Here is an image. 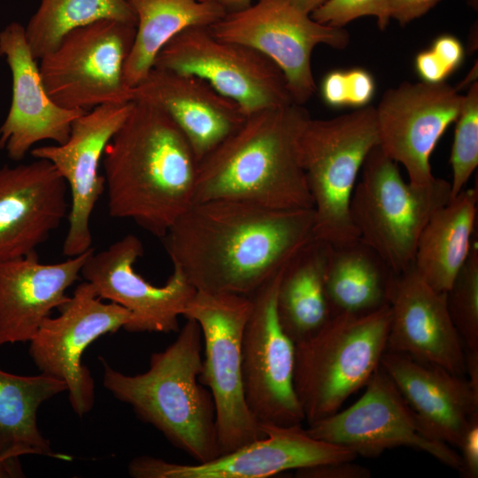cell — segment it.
<instances>
[{
	"instance_id": "obj_21",
	"label": "cell",
	"mask_w": 478,
	"mask_h": 478,
	"mask_svg": "<svg viewBox=\"0 0 478 478\" xmlns=\"http://www.w3.org/2000/svg\"><path fill=\"white\" fill-rule=\"evenodd\" d=\"M389 307L386 351L465 374V348L450 316L446 293L431 288L412 266L397 274Z\"/></svg>"
},
{
	"instance_id": "obj_4",
	"label": "cell",
	"mask_w": 478,
	"mask_h": 478,
	"mask_svg": "<svg viewBox=\"0 0 478 478\" xmlns=\"http://www.w3.org/2000/svg\"><path fill=\"white\" fill-rule=\"evenodd\" d=\"M202 351L201 328L186 318L175 341L151 354L146 372L129 375L103 362L104 388L197 463L220 454L214 402L199 382Z\"/></svg>"
},
{
	"instance_id": "obj_24",
	"label": "cell",
	"mask_w": 478,
	"mask_h": 478,
	"mask_svg": "<svg viewBox=\"0 0 478 478\" xmlns=\"http://www.w3.org/2000/svg\"><path fill=\"white\" fill-rule=\"evenodd\" d=\"M381 366L425 428L438 440L459 447L471 419L478 413V391L467 379L388 351Z\"/></svg>"
},
{
	"instance_id": "obj_18",
	"label": "cell",
	"mask_w": 478,
	"mask_h": 478,
	"mask_svg": "<svg viewBox=\"0 0 478 478\" xmlns=\"http://www.w3.org/2000/svg\"><path fill=\"white\" fill-rule=\"evenodd\" d=\"M132 106L133 102L95 107L73 122L65 143L30 150L35 158L47 159L56 167L70 191L69 226L62 250L67 258L93 248L90 218L105 189L104 175L99 173L104 150Z\"/></svg>"
},
{
	"instance_id": "obj_29",
	"label": "cell",
	"mask_w": 478,
	"mask_h": 478,
	"mask_svg": "<svg viewBox=\"0 0 478 478\" xmlns=\"http://www.w3.org/2000/svg\"><path fill=\"white\" fill-rule=\"evenodd\" d=\"M66 389L65 382L43 374L19 375L0 369V457L40 455L72 459L51 449L37 424L42 403Z\"/></svg>"
},
{
	"instance_id": "obj_19",
	"label": "cell",
	"mask_w": 478,
	"mask_h": 478,
	"mask_svg": "<svg viewBox=\"0 0 478 478\" xmlns=\"http://www.w3.org/2000/svg\"><path fill=\"white\" fill-rule=\"evenodd\" d=\"M0 56L12 77L11 107L0 126V150L19 161L39 142L65 143L73 122L88 111L63 108L50 97L21 24L12 22L0 32Z\"/></svg>"
},
{
	"instance_id": "obj_31",
	"label": "cell",
	"mask_w": 478,
	"mask_h": 478,
	"mask_svg": "<svg viewBox=\"0 0 478 478\" xmlns=\"http://www.w3.org/2000/svg\"><path fill=\"white\" fill-rule=\"evenodd\" d=\"M451 320L465 351H478V250L472 245L469 256L446 292Z\"/></svg>"
},
{
	"instance_id": "obj_33",
	"label": "cell",
	"mask_w": 478,
	"mask_h": 478,
	"mask_svg": "<svg viewBox=\"0 0 478 478\" xmlns=\"http://www.w3.org/2000/svg\"><path fill=\"white\" fill-rule=\"evenodd\" d=\"M375 91L372 74L360 67L334 70L328 73L320 84V95L331 107L366 106Z\"/></svg>"
},
{
	"instance_id": "obj_41",
	"label": "cell",
	"mask_w": 478,
	"mask_h": 478,
	"mask_svg": "<svg viewBox=\"0 0 478 478\" xmlns=\"http://www.w3.org/2000/svg\"><path fill=\"white\" fill-rule=\"evenodd\" d=\"M222 5L227 12L239 11L251 4V0H208Z\"/></svg>"
},
{
	"instance_id": "obj_1",
	"label": "cell",
	"mask_w": 478,
	"mask_h": 478,
	"mask_svg": "<svg viewBox=\"0 0 478 478\" xmlns=\"http://www.w3.org/2000/svg\"><path fill=\"white\" fill-rule=\"evenodd\" d=\"M313 209L233 199L193 203L162 238L197 291L250 297L313 238Z\"/></svg>"
},
{
	"instance_id": "obj_3",
	"label": "cell",
	"mask_w": 478,
	"mask_h": 478,
	"mask_svg": "<svg viewBox=\"0 0 478 478\" xmlns=\"http://www.w3.org/2000/svg\"><path fill=\"white\" fill-rule=\"evenodd\" d=\"M310 119L296 103L246 116L198 162L194 203L233 199L273 209H313L300 155Z\"/></svg>"
},
{
	"instance_id": "obj_20",
	"label": "cell",
	"mask_w": 478,
	"mask_h": 478,
	"mask_svg": "<svg viewBox=\"0 0 478 478\" xmlns=\"http://www.w3.org/2000/svg\"><path fill=\"white\" fill-rule=\"evenodd\" d=\"M67 191L47 159L0 168V262L36 252L68 215Z\"/></svg>"
},
{
	"instance_id": "obj_12",
	"label": "cell",
	"mask_w": 478,
	"mask_h": 478,
	"mask_svg": "<svg viewBox=\"0 0 478 478\" xmlns=\"http://www.w3.org/2000/svg\"><path fill=\"white\" fill-rule=\"evenodd\" d=\"M365 386L363 395L353 405L308 424L307 433L363 457L411 447L462 474L460 455L425 428L381 365Z\"/></svg>"
},
{
	"instance_id": "obj_28",
	"label": "cell",
	"mask_w": 478,
	"mask_h": 478,
	"mask_svg": "<svg viewBox=\"0 0 478 478\" xmlns=\"http://www.w3.org/2000/svg\"><path fill=\"white\" fill-rule=\"evenodd\" d=\"M136 17L135 35L124 68L127 87L139 84L153 68L160 50L192 27H210L226 9L208 0H127Z\"/></svg>"
},
{
	"instance_id": "obj_11",
	"label": "cell",
	"mask_w": 478,
	"mask_h": 478,
	"mask_svg": "<svg viewBox=\"0 0 478 478\" xmlns=\"http://www.w3.org/2000/svg\"><path fill=\"white\" fill-rule=\"evenodd\" d=\"M209 28L216 38L246 45L273 61L298 104L306 103L316 90L311 65L314 47L323 43L343 49L349 43L346 29L315 21L290 0H258L227 12Z\"/></svg>"
},
{
	"instance_id": "obj_38",
	"label": "cell",
	"mask_w": 478,
	"mask_h": 478,
	"mask_svg": "<svg viewBox=\"0 0 478 478\" xmlns=\"http://www.w3.org/2000/svg\"><path fill=\"white\" fill-rule=\"evenodd\" d=\"M440 0H389L390 19L405 26L410 21L427 13Z\"/></svg>"
},
{
	"instance_id": "obj_7",
	"label": "cell",
	"mask_w": 478,
	"mask_h": 478,
	"mask_svg": "<svg viewBox=\"0 0 478 478\" xmlns=\"http://www.w3.org/2000/svg\"><path fill=\"white\" fill-rule=\"evenodd\" d=\"M378 144L373 106L333 119L308 120L300 155L313 204L314 238L329 244L358 238L351 218V201L365 159Z\"/></svg>"
},
{
	"instance_id": "obj_40",
	"label": "cell",
	"mask_w": 478,
	"mask_h": 478,
	"mask_svg": "<svg viewBox=\"0 0 478 478\" xmlns=\"http://www.w3.org/2000/svg\"><path fill=\"white\" fill-rule=\"evenodd\" d=\"M291 3L301 12L311 14L314 10L321 6L328 0H290Z\"/></svg>"
},
{
	"instance_id": "obj_15",
	"label": "cell",
	"mask_w": 478,
	"mask_h": 478,
	"mask_svg": "<svg viewBox=\"0 0 478 478\" xmlns=\"http://www.w3.org/2000/svg\"><path fill=\"white\" fill-rule=\"evenodd\" d=\"M260 427L263 437L212 460L184 465L140 456L130 461L128 474L135 478H267L358 457L349 448L312 437L302 424Z\"/></svg>"
},
{
	"instance_id": "obj_37",
	"label": "cell",
	"mask_w": 478,
	"mask_h": 478,
	"mask_svg": "<svg viewBox=\"0 0 478 478\" xmlns=\"http://www.w3.org/2000/svg\"><path fill=\"white\" fill-rule=\"evenodd\" d=\"M459 448L463 465L462 474L468 478L478 477V413L470 420Z\"/></svg>"
},
{
	"instance_id": "obj_23",
	"label": "cell",
	"mask_w": 478,
	"mask_h": 478,
	"mask_svg": "<svg viewBox=\"0 0 478 478\" xmlns=\"http://www.w3.org/2000/svg\"><path fill=\"white\" fill-rule=\"evenodd\" d=\"M93 250L55 264L41 263L36 252L0 262V346L30 342L52 310L69 300L66 291Z\"/></svg>"
},
{
	"instance_id": "obj_2",
	"label": "cell",
	"mask_w": 478,
	"mask_h": 478,
	"mask_svg": "<svg viewBox=\"0 0 478 478\" xmlns=\"http://www.w3.org/2000/svg\"><path fill=\"white\" fill-rule=\"evenodd\" d=\"M102 165L109 214L157 237L194 203L198 162L173 120L152 104L133 101Z\"/></svg>"
},
{
	"instance_id": "obj_32",
	"label": "cell",
	"mask_w": 478,
	"mask_h": 478,
	"mask_svg": "<svg viewBox=\"0 0 478 478\" xmlns=\"http://www.w3.org/2000/svg\"><path fill=\"white\" fill-rule=\"evenodd\" d=\"M450 162L452 170L451 198L465 189L478 165V82L463 96L457 117Z\"/></svg>"
},
{
	"instance_id": "obj_30",
	"label": "cell",
	"mask_w": 478,
	"mask_h": 478,
	"mask_svg": "<svg viewBox=\"0 0 478 478\" xmlns=\"http://www.w3.org/2000/svg\"><path fill=\"white\" fill-rule=\"evenodd\" d=\"M102 19L136 26L135 14L127 0H41L24 27L33 57L39 60L70 30Z\"/></svg>"
},
{
	"instance_id": "obj_5",
	"label": "cell",
	"mask_w": 478,
	"mask_h": 478,
	"mask_svg": "<svg viewBox=\"0 0 478 478\" xmlns=\"http://www.w3.org/2000/svg\"><path fill=\"white\" fill-rule=\"evenodd\" d=\"M390 307L338 314L295 343L294 389L308 424L337 412L365 386L387 350Z\"/></svg>"
},
{
	"instance_id": "obj_17",
	"label": "cell",
	"mask_w": 478,
	"mask_h": 478,
	"mask_svg": "<svg viewBox=\"0 0 478 478\" xmlns=\"http://www.w3.org/2000/svg\"><path fill=\"white\" fill-rule=\"evenodd\" d=\"M463 101L447 84L405 81L388 89L376 111L381 150L402 164L408 181H432L430 155L446 128L457 120Z\"/></svg>"
},
{
	"instance_id": "obj_27",
	"label": "cell",
	"mask_w": 478,
	"mask_h": 478,
	"mask_svg": "<svg viewBox=\"0 0 478 478\" xmlns=\"http://www.w3.org/2000/svg\"><path fill=\"white\" fill-rule=\"evenodd\" d=\"M329 248V243L313 237L282 271L276 312L281 327L294 343L316 334L332 317L325 288Z\"/></svg>"
},
{
	"instance_id": "obj_6",
	"label": "cell",
	"mask_w": 478,
	"mask_h": 478,
	"mask_svg": "<svg viewBox=\"0 0 478 478\" xmlns=\"http://www.w3.org/2000/svg\"><path fill=\"white\" fill-rule=\"evenodd\" d=\"M351 201V218L358 238L396 274L413 264L420 235L432 215L451 198V183L405 181L397 163L375 146L363 164Z\"/></svg>"
},
{
	"instance_id": "obj_8",
	"label": "cell",
	"mask_w": 478,
	"mask_h": 478,
	"mask_svg": "<svg viewBox=\"0 0 478 478\" xmlns=\"http://www.w3.org/2000/svg\"><path fill=\"white\" fill-rule=\"evenodd\" d=\"M251 308V300L245 296L197 290L182 315L201 328L199 382L214 402L220 454L265 436L247 406L243 385L242 337Z\"/></svg>"
},
{
	"instance_id": "obj_14",
	"label": "cell",
	"mask_w": 478,
	"mask_h": 478,
	"mask_svg": "<svg viewBox=\"0 0 478 478\" xmlns=\"http://www.w3.org/2000/svg\"><path fill=\"white\" fill-rule=\"evenodd\" d=\"M284 267L250 297L251 308L242 337L244 397L259 425L291 426L305 420L294 389L295 343L276 312Z\"/></svg>"
},
{
	"instance_id": "obj_34",
	"label": "cell",
	"mask_w": 478,
	"mask_h": 478,
	"mask_svg": "<svg viewBox=\"0 0 478 478\" xmlns=\"http://www.w3.org/2000/svg\"><path fill=\"white\" fill-rule=\"evenodd\" d=\"M460 41L451 35L438 36L431 47L415 58V69L422 81L440 83L455 72L464 59Z\"/></svg>"
},
{
	"instance_id": "obj_35",
	"label": "cell",
	"mask_w": 478,
	"mask_h": 478,
	"mask_svg": "<svg viewBox=\"0 0 478 478\" xmlns=\"http://www.w3.org/2000/svg\"><path fill=\"white\" fill-rule=\"evenodd\" d=\"M310 15L320 24L337 27L359 17L374 16L384 30L390 20L389 0H328Z\"/></svg>"
},
{
	"instance_id": "obj_9",
	"label": "cell",
	"mask_w": 478,
	"mask_h": 478,
	"mask_svg": "<svg viewBox=\"0 0 478 478\" xmlns=\"http://www.w3.org/2000/svg\"><path fill=\"white\" fill-rule=\"evenodd\" d=\"M135 25L102 19L67 32L42 57L39 70L50 97L70 110L89 111L131 101L124 68Z\"/></svg>"
},
{
	"instance_id": "obj_25",
	"label": "cell",
	"mask_w": 478,
	"mask_h": 478,
	"mask_svg": "<svg viewBox=\"0 0 478 478\" xmlns=\"http://www.w3.org/2000/svg\"><path fill=\"white\" fill-rule=\"evenodd\" d=\"M396 277L360 238L330 244L325 288L331 315L364 314L389 305Z\"/></svg>"
},
{
	"instance_id": "obj_26",
	"label": "cell",
	"mask_w": 478,
	"mask_h": 478,
	"mask_svg": "<svg viewBox=\"0 0 478 478\" xmlns=\"http://www.w3.org/2000/svg\"><path fill=\"white\" fill-rule=\"evenodd\" d=\"M477 202V188L462 189L432 215L420 235L412 266L439 292L449 290L469 256Z\"/></svg>"
},
{
	"instance_id": "obj_16",
	"label": "cell",
	"mask_w": 478,
	"mask_h": 478,
	"mask_svg": "<svg viewBox=\"0 0 478 478\" xmlns=\"http://www.w3.org/2000/svg\"><path fill=\"white\" fill-rule=\"evenodd\" d=\"M143 254L141 240L135 235H126L105 250L95 252L94 249L85 260L81 275L100 298L132 313V321L125 330L178 332L179 317L183 315L197 289L176 266H173L164 285L151 284L135 270V263Z\"/></svg>"
},
{
	"instance_id": "obj_39",
	"label": "cell",
	"mask_w": 478,
	"mask_h": 478,
	"mask_svg": "<svg viewBox=\"0 0 478 478\" xmlns=\"http://www.w3.org/2000/svg\"><path fill=\"white\" fill-rule=\"evenodd\" d=\"M24 473L18 457H0V478L23 477Z\"/></svg>"
},
{
	"instance_id": "obj_10",
	"label": "cell",
	"mask_w": 478,
	"mask_h": 478,
	"mask_svg": "<svg viewBox=\"0 0 478 478\" xmlns=\"http://www.w3.org/2000/svg\"><path fill=\"white\" fill-rule=\"evenodd\" d=\"M153 68L197 76L246 116L295 103L281 69L246 45L216 38L209 27L186 28L158 53Z\"/></svg>"
},
{
	"instance_id": "obj_22",
	"label": "cell",
	"mask_w": 478,
	"mask_h": 478,
	"mask_svg": "<svg viewBox=\"0 0 478 478\" xmlns=\"http://www.w3.org/2000/svg\"><path fill=\"white\" fill-rule=\"evenodd\" d=\"M131 101L165 112L189 142L197 162L241 127L246 115L203 79L152 68L131 88Z\"/></svg>"
},
{
	"instance_id": "obj_13",
	"label": "cell",
	"mask_w": 478,
	"mask_h": 478,
	"mask_svg": "<svg viewBox=\"0 0 478 478\" xmlns=\"http://www.w3.org/2000/svg\"><path fill=\"white\" fill-rule=\"evenodd\" d=\"M92 285L80 283L55 318H46L30 340L29 355L41 372L66 383L73 412L80 417L95 403V382L82 364L85 350L102 335L115 333L132 321V313L104 303Z\"/></svg>"
},
{
	"instance_id": "obj_36",
	"label": "cell",
	"mask_w": 478,
	"mask_h": 478,
	"mask_svg": "<svg viewBox=\"0 0 478 478\" xmlns=\"http://www.w3.org/2000/svg\"><path fill=\"white\" fill-rule=\"evenodd\" d=\"M299 478H369L368 468L353 460L329 462L296 470Z\"/></svg>"
}]
</instances>
